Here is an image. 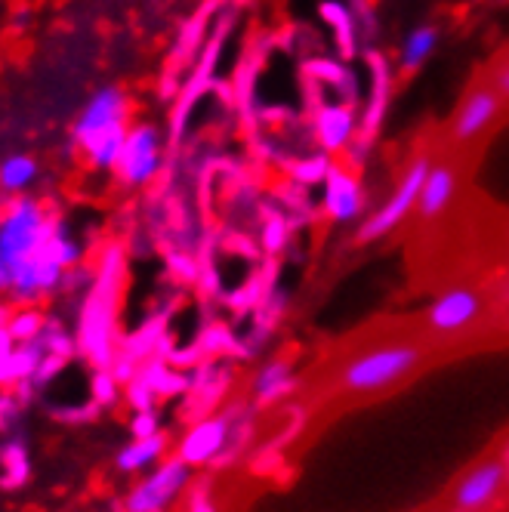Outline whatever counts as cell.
<instances>
[{
  "label": "cell",
  "mask_w": 509,
  "mask_h": 512,
  "mask_svg": "<svg viewBox=\"0 0 509 512\" xmlns=\"http://www.w3.org/2000/svg\"><path fill=\"white\" fill-rule=\"evenodd\" d=\"M81 241L47 204L38 198H10L0 210V297L7 300L13 284L41 263H62L68 272L81 263Z\"/></svg>",
  "instance_id": "1"
},
{
  "label": "cell",
  "mask_w": 509,
  "mask_h": 512,
  "mask_svg": "<svg viewBox=\"0 0 509 512\" xmlns=\"http://www.w3.org/2000/svg\"><path fill=\"white\" fill-rule=\"evenodd\" d=\"M429 167H432V161L423 155V158H417L405 170V176L398 179L395 192L365 219V223H361V229H358V241L361 244H371V241H380V238L392 235L411 213H417L420 189H423V179H426Z\"/></svg>",
  "instance_id": "6"
},
{
  "label": "cell",
  "mask_w": 509,
  "mask_h": 512,
  "mask_svg": "<svg viewBox=\"0 0 509 512\" xmlns=\"http://www.w3.org/2000/svg\"><path fill=\"white\" fill-rule=\"evenodd\" d=\"M189 512H216V503L210 500L207 491H195L189 500Z\"/></svg>",
  "instance_id": "26"
},
{
  "label": "cell",
  "mask_w": 509,
  "mask_h": 512,
  "mask_svg": "<svg viewBox=\"0 0 509 512\" xmlns=\"http://www.w3.org/2000/svg\"><path fill=\"white\" fill-rule=\"evenodd\" d=\"M500 112H503V99L494 90V84L472 87L451 118V139L454 142H472L500 118Z\"/></svg>",
  "instance_id": "11"
},
{
  "label": "cell",
  "mask_w": 509,
  "mask_h": 512,
  "mask_svg": "<svg viewBox=\"0 0 509 512\" xmlns=\"http://www.w3.org/2000/svg\"><path fill=\"white\" fill-rule=\"evenodd\" d=\"M290 386H294V371H290V361H284V358L266 361L260 374L253 377V395H257V401H263V405L284 398L290 392Z\"/></svg>",
  "instance_id": "18"
},
{
  "label": "cell",
  "mask_w": 509,
  "mask_h": 512,
  "mask_svg": "<svg viewBox=\"0 0 509 512\" xmlns=\"http://www.w3.org/2000/svg\"><path fill=\"white\" fill-rule=\"evenodd\" d=\"M321 186H324V195H321L324 213L331 216L334 223H355L361 210H365V189H361V179L346 167H331V173H327Z\"/></svg>",
  "instance_id": "12"
},
{
  "label": "cell",
  "mask_w": 509,
  "mask_h": 512,
  "mask_svg": "<svg viewBox=\"0 0 509 512\" xmlns=\"http://www.w3.org/2000/svg\"><path fill=\"white\" fill-rule=\"evenodd\" d=\"M435 47H439V28H435V25H420V28H414L405 38L402 53H398V65H402L405 75H411V71H417L435 53Z\"/></svg>",
  "instance_id": "19"
},
{
  "label": "cell",
  "mask_w": 509,
  "mask_h": 512,
  "mask_svg": "<svg viewBox=\"0 0 509 512\" xmlns=\"http://www.w3.org/2000/svg\"><path fill=\"white\" fill-rule=\"evenodd\" d=\"M167 448H170V438L167 432H158L152 438H133L130 445H124L115 457V466L127 475L133 472H149L155 469L164 457H167Z\"/></svg>",
  "instance_id": "15"
},
{
  "label": "cell",
  "mask_w": 509,
  "mask_h": 512,
  "mask_svg": "<svg viewBox=\"0 0 509 512\" xmlns=\"http://www.w3.org/2000/svg\"><path fill=\"white\" fill-rule=\"evenodd\" d=\"M38 161L31 155H7L0 161V192L7 198H19V195H28V189L38 182Z\"/></svg>",
  "instance_id": "17"
},
{
  "label": "cell",
  "mask_w": 509,
  "mask_h": 512,
  "mask_svg": "<svg viewBox=\"0 0 509 512\" xmlns=\"http://www.w3.org/2000/svg\"><path fill=\"white\" fill-rule=\"evenodd\" d=\"M426 361V349L420 343H380L361 349L358 355L346 358L334 377L337 392L352 398H368L398 389L411 380Z\"/></svg>",
  "instance_id": "4"
},
{
  "label": "cell",
  "mask_w": 509,
  "mask_h": 512,
  "mask_svg": "<svg viewBox=\"0 0 509 512\" xmlns=\"http://www.w3.org/2000/svg\"><path fill=\"white\" fill-rule=\"evenodd\" d=\"M124 395V386L118 383V377L112 374V368H96L93 380H90V398L93 405L102 411V408H115Z\"/></svg>",
  "instance_id": "22"
},
{
  "label": "cell",
  "mask_w": 509,
  "mask_h": 512,
  "mask_svg": "<svg viewBox=\"0 0 509 512\" xmlns=\"http://www.w3.org/2000/svg\"><path fill=\"white\" fill-rule=\"evenodd\" d=\"M10 315H13V309H10V306L4 303V297H0V327H7Z\"/></svg>",
  "instance_id": "28"
},
{
  "label": "cell",
  "mask_w": 509,
  "mask_h": 512,
  "mask_svg": "<svg viewBox=\"0 0 509 512\" xmlns=\"http://www.w3.org/2000/svg\"><path fill=\"white\" fill-rule=\"evenodd\" d=\"M327 173H331V164H327V155H315V158H306L303 164L294 167V179L303 182V186H315V182H324Z\"/></svg>",
  "instance_id": "24"
},
{
  "label": "cell",
  "mask_w": 509,
  "mask_h": 512,
  "mask_svg": "<svg viewBox=\"0 0 509 512\" xmlns=\"http://www.w3.org/2000/svg\"><path fill=\"white\" fill-rule=\"evenodd\" d=\"M451 512H457V509H451Z\"/></svg>",
  "instance_id": "29"
},
{
  "label": "cell",
  "mask_w": 509,
  "mask_h": 512,
  "mask_svg": "<svg viewBox=\"0 0 509 512\" xmlns=\"http://www.w3.org/2000/svg\"><path fill=\"white\" fill-rule=\"evenodd\" d=\"M16 352H19V343L10 334V327H0V386H4V389H13Z\"/></svg>",
  "instance_id": "23"
},
{
  "label": "cell",
  "mask_w": 509,
  "mask_h": 512,
  "mask_svg": "<svg viewBox=\"0 0 509 512\" xmlns=\"http://www.w3.org/2000/svg\"><path fill=\"white\" fill-rule=\"evenodd\" d=\"M232 442H235V429H232L229 417H201L198 423H192L186 429L183 438H179L176 457L186 460L192 469L210 466L213 460L226 457Z\"/></svg>",
  "instance_id": "10"
},
{
  "label": "cell",
  "mask_w": 509,
  "mask_h": 512,
  "mask_svg": "<svg viewBox=\"0 0 509 512\" xmlns=\"http://www.w3.org/2000/svg\"><path fill=\"white\" fill-rule=\"evenodd\" d=\"M457 195V170L454 164H432L426 179H423V189H420V201H417V216L423 223L429 219H439L448 204L454 201Z\"/></svg>",
  "instance_id": "13"
},
{
  "label": "cell",
  "mask_w": 509,
  "mask_h": 512,
  "mask_svg": "<svg viewBox=\"0 0 509 512\" xmlns=\"http://www.w3.org/2000/svg\"><path fill=\"white\" fill-rule=\"evenodd\" d=\"M158 432H164V429H161V417L155 408L152 411H133V417H130V435L133 438H152Z\"/></svg>",
  "instance_id": "25"
},
{
  "label": "cell",
  "mask_w": 509,
  "mask_h": 512,
  "mask_svg": "<svg viewBox=\"0 0 509 512\" xmlns=\"http://www.w3.org/2000/svg\"><path fill=\"white\" fill-rule=\"evenodd\" d=\"M47 321L50 318L38 306H16V312L10 315L7 327H10V334L16 337V343H34L44 334Z\"/></svg>",
  "instance_id": "21"
},
{
  "label": "cell",
  "mask_w": 509,
  "mask_h": 512,
  "mask_svg": "<svg viewBox=\"0 0 509 512\" xmlns=\"http://www.w3.org/2000/svg\"><path fill=\"white\" fill-rule=\"evenodd\" d=\"M355 112L349 105H321L315 115V142L324 155L343 152L355 136Z\"/></svg>",
  "instance_id": "14"
},
{
  "label": "cell",
  "mask_w": 509,
  "mask_h": 512,
  "mask_svg": "<svg viewBox=\"0 0 509 512\" xmlns=\"http://www.w3.org/2000/svg\"><path fill=\"white\" fill-rule=\"evenodd\" d=\"M494 90L500 93L503 102H509V62L497 71V78H494Z\"/></svg>",
  "instance_id": "27"
},
{
  "label": "cell",
  "mask_w": 509,
  "mask_h": 512,
  "mask_svg": "<svg viewBox=\"0 0 509 512\" xmlns=\"http://www.w3.org/2000/svg\"><path fill=\"white\" fill-rule=\"evenodd\" d=\"M321 16H324L327 25H331V31H334V38H337L340 50H343L346 56L355 53V34H358V25H355L352 13L340 4V0H327V4H321Z\"/></svg>",
  "instance_id": "20"
},
{
  "label": "cell",
  "mask_w": 509,
  "mask_h": 512,
  "mask_svg": "<svg viewBox=\"0 0 509 512\" xmlns=\"http://www.w3.org/2000/svg\"><path fill=\"white\" fill-rule=\"evenodd\" d=\"M130 127L127 93L121 87H99L81 108L71 139L93 170H115Z\"/></svg>",
  "instance_id": "3"
},
{
  "label": "cell",
  "mask_w": 509,
  "mask_h": 512,
  "mask_svg": "<svg viewBox=\"0 0 509 512\" xmlns=\"http://www.w3.org/2000/svg\"><path fill=\"white\" fill-rule=\"evenodd\" d=\"M31 479V457L25 438L10 435L7 442H0V488L16 491Z\"/></svg>",
  "instance_id": "16"
},
{
  "label": "cell",
  "mask_w": 509,
  "mask_h": 512,
  "mask_svg": "<svg viewBox=\"0 0 509 512\" xmlns=\"http://www.w3.org/2000/svg\"><path fill=\"white\" fill-rule=\"evenodd\" d=\"M509 488V463L503 457H485L472 463L451 488V509L488 512Z\"/></svg>",
  "instance_id": "7"
},
{
  "label": "cell",
  "mask_w": 509,
  "mask_h": 512,
  "mask_svg": "<svg viewBox=\"0 0 509 512\" xmlns=\"http://www.w3.org/2000/svg\"><path fill=\"white\" fill-rule=\"evenodd\" d=\"M485 315V297L469 284H454L439 294L426 309V327L432 337L451 340Z\"/></svg>",
  "instance_id": "9"
},
{
  "label": "cell",
  "mask_w": 509,
  "mask_h": 512,
  "mask_svg": "<svg viewBox=\"0 0 509 512\" xmlns=\"http://www.w3.org/2000/svg\"><path fill=\"white\" fill-rule=\"evenodd\" d=\"M164 167V136L155 124H133L124 149L118 155L115 173L124 186L130 189H142L161 173Z\"/></svg>",
  "instance_id": "8"
},
{
  "label": "cell",
  "mask_w": 509,
  "mask_h": 512,
  "mask_svg": "<svg viewBox=\"0 0 509 512\" xmlns=\"http://www.w3.org/2000/svg\"><path fill=\"white\" fill-rule=\"evenodd\" d=\"M127 260L118 244H108L99 256V266L93 275V284L87 290V300L81 303L78 318V355L90 361L93 368H112L118 358V306L124 290Z\"/></svg>",
  "instance_id": "2"
},
{
  "label": "cell",
  "mask_w": 509,
  "mask_h": 512,
  "mask_svg": "<svg viewBox=\"0 0 509 512\" xmlns=\"http://www.w3.org/2000/svg\"><path fill=\"white\" fill-rule=\"evenodd\" d=\"M195 469L179 460V457H164L149 475H142L139 485L130 488L124 497V512H167L179 497L192 488Z\"/></svg>",
  "instance_id": "5"
}]
</instances>
